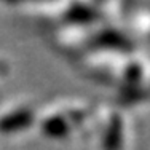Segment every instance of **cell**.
Masks as SVG:
<instances>
[{"label": "cell", "instance_id": "cell-1", "mask_svg": "<svg viewBox=\"0 0 150 150\" xmlns=\"http://www.w3.org/2000/svg\"><path fill=\"white\" fill-rule=\"evenodd\" d=\"M94 109L85 101H61L54 105H50L40 115L38 123L43 134L48 137L66 139L74 131L85 129L90 120L94 118Z\"/></svg>", "mask_w": 150, "mask_h": 150}, {"label": "cell", "instance_id": "cell-2", "mask_svg": "<svg viewBox=\"0 0 150 150\" xmlns=\"http://www.w3.org/2000/svg\"><path fill=\"white\" fill-rule=\"evenodd\" d=\"M101 115H104V131H102V149L104 150H120L126 141V125L121 113L99 109Z\"/></svg>", "mask_w": 150, "mask_h": 150}, {"label": "cell", "instance_id": "cell-3", "mask_svg": "<svg viewBox=\"0 0 150 150\" xmlns=\"http://www.w3.org/2000/svg\"><path fill=\"white\" fill-rule=\"evenodd\" d=\"M34 110L29 105H18L11 110H6L0 117V131L3 133H18L27 128L34 121Z\"/></svg>", "mask_w": 150, "mask_h": 150}, {"label": "cell", "instance_id": "cell-4", "mask_svg": "<svg viewBox=\"0 0 150 150\" xmlns=\"http://www.w3.org/2000/svg\"><path fill=\"white\" fill-rule=\"evenodd\" d=\"M133 27L137 34L150 37V13L141 11L136 18H133Z\"/></svg>", "mask_w": 150, "mask_h": 150}]
</instances>
